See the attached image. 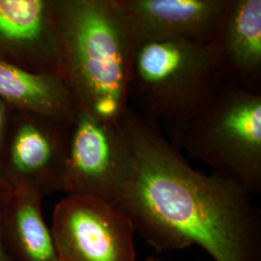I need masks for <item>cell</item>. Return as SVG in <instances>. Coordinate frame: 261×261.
Returning a JSON list of instances; mask_svg holds the SVG:
<instances>
[{
  "label": "cell",
  "instance_id": "cell-1",
  "mask_svg": "<svg viewBox=\"0 0 261 261\" xmlns=\"http://www.w3.org/2000/svg\"><path fill=\"white\" fill-rule=\"evenodd\" d=\"M130 141V175L114 204L157 251L196 245L215 261H261V217L233 181L191 167L130 107L119 119Z\"/></svg>",
  "mask_w": 261,
  "mask_h": 261
},
{
  "label": "cell",
  "instance_id": "cell-2",
  "mask_svg": "<svg viewBox=\"0 0 261 261\" xmlns=\"http://www.w3.org/2000/svg\"><path fill=\"white\" fill-rule=\"evenodd\" d=\"M58 75L79 110L119 121L138 46L115 0H57Z\"/></svg>",
  "mask_w": 261,
  "mask_h": 261
},
{
  "label": "cell",
  "instance_id": "cell-3",
  "mask_svg": "<svg viewBox=\"0 0 261 261\" xmlns=\"http://www.w3.org/2000/svg\"><path fill=\"white\" fill-rule=\"evenodd\" d=\"M227 82L212 42L138 43L130 68L129 106L173 138L213 101Z\"/></svg>",
  "mask_w": 261,
  "mask_h": 261
},
{
  "label": "cell",
  "instance_id": "cell-4",
  "mask_svg": "<svg viewBox=\"0 0 261 261\" xmlns=\"http://www.w3.org/2000/svg\"><path fill=\"white\" fill-rule=\"evenodd\" d=\"M173 140L248 193L261 190V93L226 82Z\"/></svg>",
  "mask_w": 261,
  "mask_h": 261
},
{
  "label": "cell",
  "instance_id": "cell-5",
  "mask_svg": "<svg viewBox=\"0 0 261 261\" xmlns=\"http://www.w3.org/2000/svg\"><path fill=\"white\" fill-rule=\"evenodd\" d=\"M133 161L130 141L120 121L105 120L77 109L69 122L62 193L114 203Z\"/></svg>",
  "mask_w": 261,
  "mask_h": 261
},
{
  "label": "cell",
  "instance_id": "cell-6",
  "mask_svg": "<svg viewBox=\"0 0 261 261\" xmlns=\"http://www.w3.org/2000/svg\"><path fill=\"white\" fill-rule=\"evenodd\" d=\"M70 120L12 111L0 151V179L11 191L62 192Z\"/></svg>",
  "mask_w": 261,
  "mask_h": 261
},
{
  "label": "cell",
  "instance_id": "cell-7",
  "mask_svg": "<svg viewBox=\"0 0 261 261\" xmlns=\"http://www.w3.org/2000/svg\"><path fill=\"white\" fill-rule=\"evenodd\" d=\"M50 230L61 261H136L134 225L103 198L66 196L54 209Z\"/></svg>",
  "mask_w": 261,
  "mask_h": 261
},
{
  "label": "cell",
  "instance_id": "cell-8",
  "mask_svg": "<svg viewBox=\"0 0 261 261\" xmlns=\"http://www.w3.org/2000/svg\"><path fill=\"white\" fill-rule=\"evenodd\" d=\"M0 62L58 74L57 0H0Z\"/></svg>",
  "mask_w": 261,
  "mask_h": 261
},
{
  "label": "cell",
  "instance_id": "cell-9",
  "mask_svg": "<svg viewBox=\"0 0 261 261\" xmlns=\"http://www.w3.org/2000/svg\"><path fill=\"white\" fill-rule=\"evenodd\" d=\"M138 43L214 40L229 0H115Z\"/></svg>",
  "mask_w": 261,
  "mask_h": 261
},
{
  "label": "cell",
  "instance_id": "cell-10",
  "mask_svg": "<svg viewBox=\"0 0 261 261\" xmlns=\"http://www.w3.org/2000/svg\"><path fill=\"white\" fill-rule=\"evenodd\" d=\"M212 44L227 82L260 90V0H229Z\"/></svg>",
  "mask_w": 261,
  "mask_h": 261
},
{
  "label": "cell",
  "instance_id": "cell-11",
  "mask_svg": "<svg viewBox=\"0 0 261 261\" xmlns=\"http://www.w3.org/2000/svg\"><path fill=\"white\" fill-rule=\"evenodd\" d=\"M0 99L13 111L71 119L77 107L58 74L34 73L0 62Z\"/></svg>",
  "mask_w": 261,
  "mask_h": 261
},
{
  "label": "cell",
  "instance_id": "cell-12",
  "mask_svg": "<svg viewBox=\"0 0 261 261\" xmlns=\"http://www.w3.org/2000/svg\"><path fill=\"white\" fill-rule=\"evenodd\" d=\"M43 197L12 191L5 208L2 234L12 261H61L42 212Z\"/></svg>",
  "mask_w": 261,
  "mask_h": 261
},
{
  "label": "cell",
  "instance_id": "cell-13",
  "mask_svg": "<svg viewBox=\"0 0 261 261\" xmlns=\"http://www.w3.org/2000/svg\"><path fill=\"white\" fill-rule=\"evenodd\" d=\"M12 191L8 186L0 179V261H12L10 258L4 241H3V234H2V224H3V217L5 208L7 205L8 199Z\"/></svg>",
  "mask_w": 261,
  "mask_h": 261
},
{
  "label": "cell",
  "instance_id": "cell-14",
  "mask_svg": "<svg viewBox=\"0 0 261 261\" xmlns=\"http://www.w3.org/2000/svg\"><path fill=\"white\" fill-rule=\"evenodd\" d=\"M12 111L13 110L10 108L9 106L0 99V151L5 139Z\"/></svg>",
  "mask_w": 261,
  "mask_h": 261
},
{
  "label": "cell",
  "instance_id": "cell-15",
  "mask_svg": "<svg viewBox=\"0 0 261 261\" xmlns=\"http://www.w3.org/2000/svg\"><path fill=\"white\" fill-rule=\"evenodd\" d=\"M144 261H163L162 259H160V258H157V257H154V256H148L146 259Z\"/></svg>",
  "mask_w": 261,
  "mask_h": 261
}]
</instances>
